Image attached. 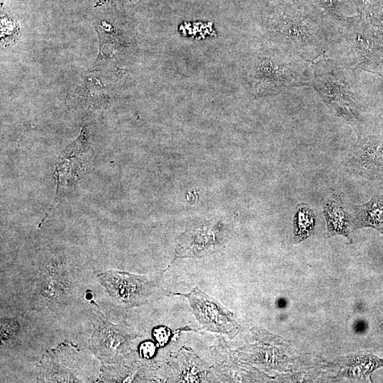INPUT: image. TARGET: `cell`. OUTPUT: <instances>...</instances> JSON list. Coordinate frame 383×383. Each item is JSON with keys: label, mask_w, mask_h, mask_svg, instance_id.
<instances>
[{"label": "cell", "mask_w": 383, "mask_h": 383, "mask_svg": "<svg viewBox=\"0 0 383 383\" xmlns=\"http://www.w3.org/2000/svg\"><path fill=\"white\" fill-rule=\"evenodd\" d=\"M326 16L307 0H280L265 19L262 41L312 62L328 50Z\"/></svg>", "instance_id": "cell-1"}, {"label": "cell", "mask_w": 383, "mask_h": 383, "mask_svg": "<svg viewBox=\"0 0 383 383\" xmlns=\"http://www.w3.org/2000/svg\"><path fill=\"white\" fill-rule=\"evenodd\" d=\"M245 70L248 87L257 97L309 86L313 78L311 62L264 41L250 55Z\"/></svg>", "instance_id": "cell-2"}, {"label": "cell", "mask_w": 383, "mask_h": 383, "mask_svg": "<svg viewBox=\"0 0 383 383\" xmlns=\"http://www.w3.org/2000/svg\"><path fill=\"white\" fill-rule=\"evenodd\" d=\"M329 48L338 54L335 60L355 69L381 74L383 70V30L359 15L330 16Z\"/></svg>", "instance_id": "cell-3"}, {"label": "cell", "mask_w": 383, "mask_h": 383, "mask_svg": "<svg viewBox=\"0 0 383 383\" xmlns=\"http://www.w3.org/2000/svg\"><path fill=\"white\" fill-rule=\"evenodd\" d=\"M312 85L323 101L361 137L362 121L358 106L355 68L323 55L311 62Z\"/></svg>", "instance_id": "cell-4"}, {"label": "cell", "mask_w": 383, "mask_h": 383, "mask_svg": "<svg viewBox=\"0 0 383 383\" xmlns=\"http://www.w3.org/2000/svg\"><path fill=\"white\" fill-rule=\"evenodd\" d=\"M113 300L129 309L160 298L164 292L161 274L137 275L109 270L98 275Z\"/></svg>", "instance_id": "cell-5"}, {"label": "cell", "mask_w": 383, "mask_h": 383, "mask_svg": "<svg viewBox=\"0 0 383 383\" xmlns=\"http://www.w3.org/2000/svg\"><path fill=\"white\" fill-rule=\"evenodd\" d=\"M93 155L89 129L87 125H84L79 136L61 152L55 162L53 177L56 183V194L49 210H52L67 188L82 179Z\"/></svg>", "instance_id": "cell-6"}, {"label": "cell", "mask_w": 383, "mask_h": 383, "mask_svg": "<svg viewBox=\"0 0 383 383\" xmlns=\"http://www.w3.org/2000/svg\"><path fill=\"white\" fill-rule=\"evenodd\" d=\"M174 294L189 300L193 314L204 329L231 338L238 333L240 323L235 315L199 288H194L188 294Z\"/></svg>", "instance_id": "cell-7"}, {"label": "cell", "mask_w": 383, "mask_h": 383, "mask_svg": "<svg viewBox=\"0 0 383 383\" xmlns=\"http://www.w3.org/2000/svg\"><path fill=\"white\" fill-rule=\"evenodd\" d=\"M346 171L370 180H383V135L358 138L345 160Z\"/></svg>", "instance_id": "cell-8"}, {"label": "cell", "mask_w": 383, "mask_h": 383, "mask_svg": "<svg viewBox=\"0 0 383 383\" xmlns=\"http://www.w3.org/2000/svg\"><path fill=\"white\" fill-rule=\"evenodd\" d=\"M96 306L94 303L91 306L95 327L91 340L93 350L106 357L123 354L138 335L123 324L110 323Z\"/></svg>", "instance_id": "cell-9"}, {"label": "cell", "mask_w": 383, "mask_h": 383, "mask_svg": "<svg viewBox=\"0 0 383 383\" xmlns=\"http://www.w3.org/2000/svg\"><path fill=\"white\" fill-rule=\"evenodd\" d=\"M218 231L209 228L190 230L179 240L174 259L177 257H195L218 250L221 240L217 235Z\"/></svg>", "instance_id": "cell-10"}, {"label": "cell", "mask_w": 383, "mask_h": 383, "mask_svg": "<svg viewBox=\"0 0 383 383\" xmlns=\"http://www.w3.org/2000/svg\"><path fill=\"white\" fill-rule=\"evenodd\" d=\"M355 228L372 227L383 233V194L373 196L362 205L353 206Z\"/></svg>", "instance_id": "cell-11"}, {"label": "cell", "mask_w": 383, "mask_h": 383, "mask_svg": "<svg viewBox=\"0 0 383 383\" xmlns=\"http://www.w3.org/2000/svg\"><path fill=\"white\" fill-rule=\"evenodd\" d=\"M323 213L329 237L340 234L349 238L348 219L340 196L333 194L326 202Z\"/></svg>", "instance_id": "cell-12"}, {"label": "cell", "mask_w": 383, "mask_h": 383, "mask_svg": "<svg viewBox=\"0 0 383 383\" xmlns=\"http://www.w3.org/2000/svg\"><path fill=\"white\" fill-rule=\"evenodd\" d=\"M316 213L307 204L296 205L294 216V238L296 243L309 237L314 228Z\"/></svg>", "instance_id": "cell-13"}, {"label": "cell", "mask_w": 383, "mask_h": 383, "mask_svg": "<svg viewBox=\"0 0 383 383\" xmlns=\"http://www.w3.org/2000/svg\"><path fill=\"white\" fill-rule=\"evenodd\" d=\"M310 4L330 16H338L340 3L338 0H307Z\"/></svg>", "instance_id": "cell-14"}, {"label": "cell", "mask_w": 383, "mask_h": 383, "mask_svg": "<svg viewBox=\"0 0 383 383\" xmlns=\"http://www.w3.org/2000/svg\"><path fill=\"white\" fill-rule=\"evenodd\" d=\"M152 334L157 343L160 346H162L168 342L170 336V331L167 327L159 326L154 328Z\"/></svg>", "instance_id": "cell-15"}, {"label": "cell", "mask_w": 383, "mask_h": 383, "mask_svg": "<svg viewBox=\"0 0 383 383\" xmlns=\"http://www.w3.org/2000/svg\"><path fill=\"white\" fill-rule=\"evenodd\" d=\"M156 350L155 345L151 341H145L141 343L139 347V353L140 355L145 358L152 357Z\"/></svg>", "instance_id": "cell-16"}, {"label": "cell", "mask_w": 383, "mask_h": 383, "mask_svg": "<svg viewBox=\"0 0 383 383\" xmlns=\"http://www.w3.org/2000/svg\"><path fill=\"white\" fill-rule=\"evenodd\" d=\"M382 188H383V183H382Z\"/></svg>", "instance_id": "cell-17"}]
</instances>
